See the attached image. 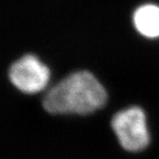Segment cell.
Instances as JSON below:
<instances>
[{
	"label": "cell",
	"instance_id": "6da1fadb",
	"mask_svg": "<svg viewBox=\"0 0 159 159\" xmlns=\"http://www.w3.org/2000/svg\"><path fill=\"white\" fill-rule=\"evenodd\" d=\"M107 94L88 71H78L64 78L45 95L42 105L52 114H90L103 107Z\"/></svg>",
	"mask_w": 159,
	"mask_h": 159
},
{
	"label": "cell",
	"instance_id": "7a4b0ae2",
	"mask_svg": "<svg viewBox=\"0 0 159 159\" xmlns=\"http://www.w3.org/2000/svg\"><path fill=\"white\" fill-rule=\"evenodd\" d=\"M111 127L120 145L128 152L143 151L150 144V133L146 114L138 107L117 112L111 120Z\"/></svg>",
	"mask_w": 159,
	"mask_h": 159
},
{
	"label": "cell",
	"instance_id": "3957f363",
	"mask_svg": "<svg viewBox=\"0 0 159 159\" xmlns=\"http://www.w3.org/2000/svg\"><path fill=\"white\" fill-rule=\"evenodd\" d=\"M9 77L18 90L34 94L46 87L50 80V70L36 56L25 55L10 67Z\"/></svg>",
	"mask_w": 159,
	"mask_h": 159
},
{
	"label": "cell",
	"instance_id": "277c9868",
	"mask_svg": "<svg viewBox=\"0 0 159 159\" xmlns=\"http://www.w3.org/2000/svg\"><path fill=\"white\" fill-rule=\"evenodd\" d=\"M135 29L145 38H159V7L145 4L138 7L133 14Z\"/></svg>",
	"mask_w": 159,
	"mask_h": 159
}]
</instances>
